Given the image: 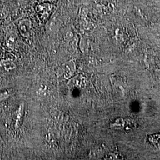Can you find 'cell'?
<instances>
[{"label": "cell", "mask_w": 160, "mask_h": 160, "mask_svg": "<svg viewBox=\"0 0 160 160\" xmlns=\"http://www.w3.org/2000/svg\"><path fill=\"white\" fill-rule=\"evenodd\" d=\"M15 1L17 2V4L22 7H25L28 6L32 1V0H15Z\"/></svg>", "instance_id": "52a82bcc"}, {"label": "cell", "mask_w": 160, "mask_h": 160, "mask_svg": "<svg viewBox=\"0 0 160 160\" xmlns=\"http://www.w3.org/2000/svg\"><path fill=\"white\" fill-rule=\"evenodd\" d=\"M9 97H10L9 92L7 91L0 92V102L5 100Z\"/></svg>", "instance_id": "ba28073f"}, {"label": "cell", "mask_w": 160, "mask_h": 160, "mask_svg": "<svg viewBox=\"0 0 160 160\" xmlns=\"http://www.w3.org/2000/svg\"><path fill=\"white\" fill-rule=\"evenodd\" d=\"M23 112H24V104L22 103L20 104L18 109L17 110V114L16 117V128H18L20 125V122L22 119V116L23 115Z\"/></svg>", "instance_id": "8992f818"}, {"label": "cell", "mask_w": 160, "mask_h": 160, "mask_svg": "<svg viewBox=\"0 0 160 160\" xmlns=\"http://www.w3.org/2000/svg\"><path fill=\"white\" fill-rule=\"evenodd\" d=\"M6 12L4 11V10H0V18H5L6 17Z\"/></svg>", "instance_id": "9c48e42d"}, {"label": "cell", "mask_w": 160, "mask_h": 160, "mask_svg": "<svg viewBox=\"0 0 160 160\" xmlns=\"http://www.w3.org/2000/svg\"><path fill=\"white\" fill-rule=\"evenodd\" d=\"M39 2H49L53 1V0H38Z\"/></svg>", "instance_id": "30bf717a"}, {"label": "cell", "mask_w": 160, "mask_h": 160, "mask_svg": "<svg viewBox=\"0 0 160 160\" xmlns=\"http://www.w3.org/2000/svg\"><path fill=\"white\" fill-rule=\"evenodd\" d=\"M6 46L11 49H14L16 44V37L14 34H8L6 37Z\"/></svg>", "instance_id": "5b68a950"}, {"label": "cell", "mask_w": 160, "mask_h": 160, "mask_svg": "<svg viewBox=\"0 0 160 160\" xmlns=\"http://www.w3.org/2000/svg\"><path fill=\"white\" fill-rule=\"evenodd\" d=\"M52 9L53 7L49 2H42L36 7V11L38 14L43 20L49 17Z\"/></svg>", "instance_id": "7a4b0ae2"}, {"label": "cell", "mask_w": 160, "mask_h": 160, "mask_svg": "<svg viewBox=\"0 0 160 160\" xmlns=\"http://www.w3.org/2000/svg\"><path fill=\"white\" fill-rule=\"evenodd\" d=\"M16 69V65L11 59L7 58L0 61V72L8 73Z\"/></svg>", "instance_id": "3957f363"}, {"label": "cell", "mask_w": 160, "mask_h": 160, "mask_svg": "<svg viewBox=\"0 0 160 160\" xmlns=\"http://www.w3.org/2000/svg\"><path fill=\"white\" fill-rule=\"evenodd\" d=\"M74 71V65L72 62H69L64 67V75L65 78H69L73 74Z\"/></svg>", "instance_id": "277c9868"}, {"label": "cell", "mask_w": 160, "mask_h": 160, "mask_svg": "<svg viewBox=\"0 0 160 160\" xmlns=\"http://www.w3.org/2000/svg\"><path fill=\"white\" fill-rule=\"evenodd\" d=\"M18 30L21 36L24 38H29L32 34L33 27L31 20L28 18L20 19L17 24Z\"/></svg>", "instance_id": "6da1fadb"}, {"label": "cell", "mask_w": 160, "mask_h": 160, "mask_svg": "<svg viewBox=\"0 0 160 160\" xmlns=\"http://www.w3.org/2000/svg\"><path fill=\"white\" fill-rule=\"evenodd\" d=\"M0 48H1V45H0Z\"/></svg>", "instance_id": "8fae6325"}]
</instances>
